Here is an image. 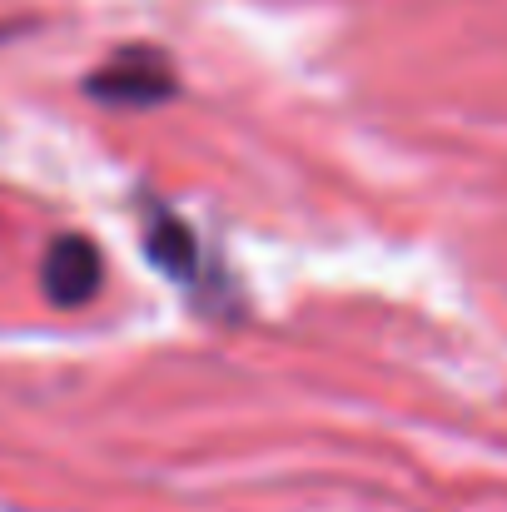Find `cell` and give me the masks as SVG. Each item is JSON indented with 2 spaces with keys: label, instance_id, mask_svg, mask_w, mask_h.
I'll list each match as a JSON object with an SVG mask.
<instances>
[{
  "label": "cell",
  "instance_id": "obj_3",
  "mask_svg": "<svg viewBox=\"0 0 507 512\" xmlns=\"http://www.w3.org/2000/svg\"><path fill=\"white\" fill-rule=\"evenodd\" d=\"M145 244H150V259H155L160 269L179 274V279H189V274H194L199 244H194V234H189L169 209H155V214H150V224H145Z\"/></svg>",
  "mask_w": 507,
  "mask_h": 512
},
{
  "label": "cell",
  "instance_id": "obj_1",
  "mask_svg": "<svg viewBox=\"0 0 507 512\" xmlns=\"http://www.w3.org/2000/svg\"><path fill=\"white\" fill-rule=\"evenodd\" d=\"M85 90L105 105H155V100H169L174 95V75H169L165 55L145 50V45H130L120 55H110L90 80Z\"/></svg>",
  "mask_w": 507,
  "mask_h": 512
},
{
  "label": "cell",
  "instance_id": "obj_2",
  "mask_svg": "<svg viewBox=\"0 0 507 512\" xmlns=\"http://www.w3.org/2000/svg\"><path fill=\"white\" fill-rule=\"evenodd\" d=\"M100 279H105V259H100V249H95L85 234H60V239L45 249L40 284H45V299H50V304L75 309V304L95 299Z\"/></svg>",
  "mask_w": 507,
  "mask_h": 512
}]
</instances>
